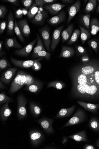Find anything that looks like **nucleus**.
I'll return each mask as SVG.
<instances>
[{
	"mask_svg": "<svg viewBox=\"0 0 99 149\" xmlns=\"http://www.w3.org/2000/svg\"><path fill=\"white\" fill-rule=\"evenodd\" d=\"M91 15L90 13L86 15H83L79 18L80 24L88 30H90Z\"/></svg>",
	"mask_w": 99,
	"mask_h": 149,
	"instance_id": "cd10ccee",
	"label": "nucleus"
},
{
	"mask_svg": "<svg viewBox=\"0 0 99 149\" xmlns=\"http://www.w3.org/2000/svg\"><path fill=\"white\" fill-rule=\"evenodd\" d=\"M78 102L84 109L93 113L97 112L99 107V104H94L87 103L80 101H78Z\"/></svg>",
	"mask_w": 99,
	"mask_h": 149,
	"instance_id": "5701e85b",
	"label": "nucleus"
},
{
	"mask_svg": "<svg viewBox=\"0 0 99 149\" xmlns=\"http://www.w3.org/2000/svg\"><path fill=\"white\" fill-rule=\"evenodd\" d=\"M13 101L12 100L8 97L6 95L5 92L3 91L0 93V104L11 102Z\"/></svg>",
	"mask_w": 99,
	"mask_h": 149,
	"instance_id": "e433bc0d",
	"label": "nucleus"
},
{
	"mask_svg": "<svg viewBox=\"0 0 99 149\" xmlns=\"http://www.w3.org/2000/svg\"><path fill=\"white\" fill-rule=\"evenodd\" d=\"M93 76L95 83L99 87V66L93 74Z\"/></svg>",
	"mask_w": 99,
	"mask_h": 149,
	"instance_id": "c03bdc74",
	"label": "nucleus"
},
{
	"mask_svg": "<svg viewBox=\"0 0 99 149\" xmlns=\"http://www.w3.org/2000/svg\"><path fill=\"white\" fill-rule=\"evenodd\" d=\"M73 25L72 24L69 25L66 29L62 32L61 36L63 43L68 41L71 37L73 33Z\"/></svg>",
	"mask_w": 99,
	"mask_h": 149,
	"instance_id": "a211bd4d",
	"label": "nucleus"
},
{
	"mask_svg": "<svg viewBox=\"0 0 99 149\" xmlns=\"http://www.w3.org/2000/svg\"><path fill=\"white\" fill-rule=\"evenodd\" d=\"M7 25L6 21H2L0 23V34H2L5 30Z\"/></svg>",
	"mask_w": 99,
	"mask_h": 149,
	"instance_id": "09e8293b",
	"label": "nucleus"
},
{
	"mask_svg": "<svg viewBox=\"0 0 99 149\" xmlns=\"http://www.w3.org/2000/svg\"><path fill=\"white\" fill-rule=\"evenodd\" d=\"M7 11L6 7L3 5L0 6V17L4 19Z\"/></svg>",
	"mask_w": 99,
	"mask_h": 149,
	"instance_id": "49530a36",
	"label": "nucleus"
},
{
	"mask_svg": "<svg viewBox=\"0 0 99 149\" xmlns=\"http://www.w3.org/2000/svg\"><path fill=\"white\" fill-rule=\"evenodd\" d=\"M8 103H6L1 108V119L3 121H6L12 113Z\"/></svg>",
	"mask_w": 99,
	"mask_h": 149,
	"instance_id": "a878e982",
	"label": "nucleus"
},
{
	"mask_svg": "<svg viewBox=\"0 0 99 149\" xmlns=\"http://www.w3.org/2000/svg\"><path fill=\"white\" fill-rule=\"evenodd\" d=\"M17 102L18 117L20 119H23L27 116L26 109L27 100L23 94H20L18 97Z\"/></svg>",
	"mask_w": 99,
	"mask_h": 149,
	"instance_id": "39448f33",
	"label": "nucleus"
},
{
	"mask_svg": "<svg viewBox=\"0 0 99 149\" xmlns=\"http://www.w3.org/2000/svg\"><path fill=\"white\" fill-rule=\"evenodd\" d=\"M22 10L23 12V15H27L28 12V10L26 8H22Z\"/></svg>",
	"mask_w": 99,
	"mask_h": 149,
	"instance_id": "6e6d98bb",
	"label": "nucleus"
},
{
	"mask_svg": "<svg viewBox=\"0 0 99 149\" xmlns=\"http://www.w3.org/2000/svg\"><path fill=\"white\" fill-rule=\"evenodd\" d=\"M53 119L46 118H42L37 121L42 128L47 133L50 134L54 132L53 127Z\"/></svg>",
	"mask_w": 99,
	"mask_h": 149,
	"instance_id": "f8f14e48",
	"label": "nucleus"
},
{
	"mask_svg": "<svg viewBox=\"0 0 99 149\" xmlns=\"http://www.w3.org/2000/svg\"><path fill=\"white\" fill-rule=\"evenodd\" d=\"M43 59V57H41L34 60L21 61L16 59L12 57L10 58L11 61L14 65L22 69L30 68L35 62Z\"/></svg>",
	"mask_w": 99,
	"mask_h": 149,
	"instance_id": "0eeeda50",
	"label": "nucleus"
},
{
	"mask_svg": "<svg viewBox=\"0 0 99 149\" xmlns=\"http://www.w3.org/2000/svg\"><path fill=\"white\" fill-rule=\"evenodd\" d=\"M96 145L99 148V139L97 141Z\"/></svg>",
	"mask_w": 99,
	"mask_h": 149,
	"instance_id": "680f3d73",
	"label": "nucleus"
},
{
	"mask_svg": "<svg viewBox=\"0 0 99 149\" xmlns=\"http://www.w3.org/2000/svg\"><path fill=\"white\" fill-rule=\"evenodd\" d=\"M37 40V39H36L24 48L15 50V52L16 55L22 57L28 56L32 51Z\"/></svg>",
	"mask_w": 99,
	"mask_h": 149,
	"instance_id": "ddd939ff",
	"label": "nucleus"
},
{
	"mask_svg": "<svg viewBox=\"0 0 99 149\" xmlns=\"http://www.w3.org/2000/svg\"><path fill=\"white\" fill-rule=\"evenodd\" d=\"M75 106H73L68 108H63L60 111L55 118H62L68 117L71 115L75 109Z\"/></svg>",
	"mask_w": 99,
	"mask_h": 149,
	"instance_id": "b1692460",
	"label": "nucleus"
},
{
	"mask_svg": "<svg viewBox=\"0 0 99 149\" xmlns=\"http://www.w3.org/2000/svg\"><path fill=\"white\" fill-rule=\"evenodd\" d=\"M50 31L49 27L46 25L39 29V31L45 48L48 51L51 52L50 48L51 42Z\"/></svg>",
	"mask_w": 99,
	"mask_h": 149,
	"instance_id": "20e7f679",
	"label": "nucleus"
},
{
	"mask_svg": "<svg viewBox=\"0 0 99 149\" xmlns=\"http://www.w3.org/2000/svg\"><path fill=\"white\" fill-rule=\"evenodd\" d=\"M17 68H10L5 70L2 74L1 81L4 84L8 85L15 76Z\"/></svg>",
	"mask_w": 99,
	"mask_h": 149,
	"instance_id": "9d476101",
	"label": "nucleus"
},
{
	"mask_svg": "<svg viewBox=\"0 0 99 149\" xmlns=\"http://www.w3.org/2000/svg\"><path fill=\"white\" fill-rule=\"evenodd\" d=\"M3 2L9 3L13 5L18 6L19 5V1L18 0H4Z\"/></svg>",
	"mask_w": 99,
	"mask_h": 149,
	"instance_id": "3c124183",
	"label": "nucleus"
},
{
	"mask_svg": "<svg viewBox=\"0 0 99 149\" xmlns=\"http://www.w3.org/2000/svg\"><path fill=\"white\" fill-rule=\"evenodd\" d=\"M10 66V63L5 58H3L0 60V71L1 72Z\"/></svg>",
	"mask_w": 99,
	"mask_h": 149,
	"instance_id": "a19ab883",
	"label": "nucleus"
},
{
	"mask_svg": "<svg viewBox=\"0 0 99 149\" xmlns=\"http://www.w3.org/2000/svg\"><path fill=\"white\" fill-rule=\"evenodd\" d=\"M86 115L83 111L82 109H79L62 128L80 124L84 121Z\"/></svg>",
	"mask_w": 99,
	"mask_h": 149,
	"instance_id": "423d86ee",
	"label": "nucleus"
},
{
	"mask_svg": "<svg viewBox=\"0 0 99 149\" xmlns=\"http://www.w3.org/2000/svg\"><path fill=\"white\" fill-rule=\"evenodd\" d=\"M62 2L64 4H72L75 2L74 1L72 0H62Z\"/></svg>",
	"mask_w": 99,
	"mask_h": 149,
	"instance_id": "864d4df0",
	"label": "nucleus"
},
{
	"mask_svg": "<svg viewBox=\"0 0 99 149\" xmlns=\"http://www.w3.org/2000/svg\"><path fill=\"white\" fill-rule=\"evenodd\" d=\"M6 88V87L3 84V83L1 81H0V89H1V90H3Z\"/></svg>",
	"mask_w": 99,
	"mask_h": 149,
	"instance_id": "5fc2aeb1",
	"label": "nucleus"
},
{
	"mask_svg": "<svg viewBox=\"0 0 99 149\" xmlns=\"http://www.w3.org/2000/svg\"><path fill=\"white\" fill-rule=\"evenodd\" d=\"M23 13L22 9L19 8L17 10L15 13V16L18 19H21L22 17Z\"/></svg>",
	"mask_w": 99,
	"mask_h": 149,
	"instance_id": "8fccbe9b",
	"label": "nucleus"
},
{
	"mask_svg": "<svg viewBox=\"0 0 99 149\" xmlns=\"http://www.w3.org/2000/svg\"><path fill=\"white\" fill-rule=\"evenodd\" d=\"M84 149H95V147L93 145L86 144L83 148Z\"/></svg>",
	"mask_w": 99,
	"mask_h": 149,
	"instance_id": "603ef678",
	"label": "nucleus"
},
{
	"mask_svg": "<svg viewBox=\"0 0 99 149\" xmlns=\"http://www.w3.org/2000/svg\"><path fill=\"white\" fill-rule=\"evenodd\" d=\"M15 28H14V31H15V32L18 38L20 40V41L23 43L24 42V39L19 28L16 19H15Z\"/></svg>",
	"mask_w": 99,
	"mask_h": 149,
	"instance_id": "58836bf2",
	"label": "nucleus"
},
{
	"mask_svg": "<svg viewBox=\"0 0 99 149\" xmlns=\"http://www.w3.org/2000/svg\"><path fill=\"white\" fill-rule=\"evenodd\" d=\"M31 68L34 71H38L41 69L42 65L39 61H38L34 63Z\"/></svg>",
	"mask_w": 99,
	"mask_h": 149,
	"instance_id": "de8ad7c7",
	"label": "nucleus"
},
{
	"mask_svg": "<svg viewBox=\"0 0 99 149\" xmlns=\"http://www.w3.org/2000/svg\"><path fill=\"white\" fill-rule=\"evenodd\" d=\"M80 31V38L82 43L84 45L91 37V33L87 29L79 26Z\"/></svg>",
	"mask_w": 99,
	"mask_h": 149,
	"instance_id": "c756f323",
	"label": "nucleus"
},
{
	"mask_svg": "<svg viewBox=\"0 0 99 149\" xmlns=\"http://www.w3.org/2000/svg\"><path fill=\"white\" fill-rule=\"evenodd\" d=\"M96 12L99 14V3L98 6V7L96 9Z\"/></svg>",
	"mask_w": 99,
	"mask_h": 149,
	"instance_id": "bf43d9fd",
	"label": "nucleus"
},
{
	"mask_svg": "<svg viewBox=\"0 0 99 149\" xmlns=\"http://www.w3.org/2000/svg\"><path fill=\"white\" fill-rule=\"evenodd\" d=\"M31 142L34 146H37L44 139L43 134L37 130H32L30 132Z\"/></svg>",
	"mask_w": 99,
	"mask_h": 149,
	"instance_id": "4468645a",
	"label": "nucleus"
},
{
	"mask_svg": "<svg viewBox=\"0 0 99 149\" xmlns=\"http://www.w3.org/2000/svg\"><path fill=\"white\" fill-rule=\"evenodd\" d=\"M17 24L21 32L24 36L29 37L31 32L30 27L26 19L18 22Z\"/></svg>",
	"mask_w": 99,
	"mask_h": 149,
	"instance_id": "f3484780",
	"label": "nucleus"
},
{
	"mask_svg": "<svg viewBox=\"0 0 99 149\" xmlns=\"http://www.w3.org/2000/svg\"><path fill=\"white\" fill-rule=\"evenodd\" d=\"M7 33L8 35H12L14 34V28L15 22L13 13L10 11L8 16ZM15 32V31H14Z\"/></svg>",
	"mask_w": 99,
	"mask_h": 149,
	"instance_id": "aec40b11",
	"label": "nucleus"
},
{
	"mask_svg": "<svg viewBox=\"0 0 99 149\" xmlns=\"http://www.w3.org/2000/svg\"><path fill=\"white\" fill-rule=\"evenodd\" d=\"M97 1L96 0H90L88 1L84 10V12L86 15L94 10L96 6Z\"/></svg>",
	"mask_w": 99,
	"mask_h": 149,
	"instance_id": "2f4dec72",
	"label": "nucleus"
},
{
	"mask_svg": "<svg viewBox=\"0 0 99 149\" xmlns=\"http://www.w3.org/2000/svg\"><path fill=\"white\" fill-rule=\"evenodd\" d=\"M99 66V63L95 61H91L81 65L75 68L80 73L86 75H92Z\"/></svg>",
	"mask_w": 99,
	"mask_h": 149,
	"instance_id": "7ed1b4c3",
	"label": "nucleus"
},
{
	"mask_svg": "<svg viewBox=\"0 0 99 149\" xmlns=\"http://www.w3.org/2000/svg\"><path fill=\"white\" fill-rule=\"evenodd\" d=\"M5 45L7 49L12 47L19 49H21L23 48L22 46L17 42L15 38H6Z\"/></svg>",
	"mask_w": 99,
	"mask_h": 149,
	"instance_id": "4be33fe9",
	"label": "nucleus"
},
{
	"mask_svg": "<svg viewBox=\"0 0 99 149\" xmlns=\"http://www.w3.org/2000/svg\"><path fill=\"white\" fill-rule=\"evenodd\" d=\"M39 7L35 3H34L30 9L27 15L28 19L31 20L33 19L37 14Z\"/></svg>",
	"mask_w": 99,
	"mask_h": 149,
	"instance_id": "7c9ffc66",
	"label": "nucleus"
},
{
	"mask_svg": "<svg viewBox=\"0 0 99 149\" xmlns=\"http://www.w3.org/2000/svg\"><path fill=\"white\" fill-rule=\"evenodd\" d=\"M66 5L60 3H53L46 5L43 8L52 15H57L60 11Z\"/></svg>",
	"mask_w": 99,
	"mask_h": 149,
	"instance_id": "2eb2a0df",
	"label": "nucleus"
},
{
	"mask_svg": "<svg viewBox=\"0 0 99 149\" xmlns=\"http://www.w3.org/2000/svg\"><path fill=\"white\" fill-rule=\"evenodd\" d=\"M65 86V84L61 81H55L49 83L48 84L47 87H53L58 90H61L64 88Z\"/></svg>",
	"mask_w": 99,
	"mask_h": 149,
	"instance_id": "72a5a7b5",
	"label": "nucleus"
},
{
	"mask_svg": "<svg viewBox=\"0 0 99 149\" xmlns=\"http://www.w3.org/2000/svg\"><path fill=\"white\" fill-rule=\"evenodd\" d=\"M68 140L67 139H64L63 140V143H66V142Z\"/></svg>",
	"mask_w": 99,
	"mask_h": 149,
	"instance_id": "052dcab7",
	"label": "nucleus"
},
{
	"mask_svg": "<svg viewBox=\"0 0 99 149\" xmlns=\"http://www.w3.org/2000/svg\"><path fill=\"white\" fill-rule=\"evenodd\" d=\"M3 41L0 42V52L2 51L3 50Z\"/></svg>",
	"mask_w": 99,
	"mask_h": 149,
	"instance_id": "4d7b16f0",
	"label": "nucleus"
},
{
	"mask_svg": "<svg viewBox=\"0 0 99 149\" xmlns=\"http://www.w3.org/2000/svg\"><path fill=\"white\" fill-rule=\"evenodd\" d=\"M56 1L55 0H35V3L39 7H43L45 4H53Z\"/></svg>",
	"mask_w": 99,
	"mask_h": 149,
	"instance_id": "ea45409f",
	"label": "nucleus"
},
{
	"mask_svg": "<svg viewBox=\"0 0 99 149\" xmlns=\"http://www.w3.org/2000/svg\"><path fill=\"white\" fill-rule=\"evenodd\" d=\"M88 43L89 46L93 49L96 53L98 54V43L97 39H93L89 40L88 41Z\"/></svg>",
	"mask_w": 99,
	"mask_h": 149,
	"instance_id": "79ce46f5",
	"label": "nucleus"
},
{
	"mask_svg": "<svg viewBox=\"0 0 99 149\" xmlns=\"http://www.w3.org/2000/svg\"><path fill=\"white\" fill-rule=\"evenodd\" d=\"M76 49L77 53L79 55H84L87 53L86 49L80 46L77 45L76 46Z\"/></svg>",
	"mask_w": 99,
	"mask_h": 149,
	"instance_id": "a18cd8bd",
	"label": "nucleus"
},
{
	"mask_svg": "<svg viewBox=\"0 0 99 149\" xmlns=\"http://www.w3.org/2000/svg\"><path fill=\"white\" fill-rule=\"evenodd\" d=\"M35 79L30 74L19 70L11 84L9 91L11 93H15L24 86L29 85L34 83Z\"/></svg>",
	"mask_w": 99,
	"mask_h": 149,
	"instance_id": "f03ea898",
	"label": "nucleus"
},
{
	"mask_svg": "<svg viewBox=\"0 0 99 149\" xmlns=\"http://www.w3.org/2000/svg\"><path fill=\"white\" fill-rule=\"evenodd\" d=\"M30 111L34 116L36 118L38 117L41 113L40 108L36 104L31 102L30 103Z\"/></svg>",
	"mask_w": 99,
	"mask_h": 149,
	"instance_id": "473e14b6",
	"label": "nucleus"
},
{
	"mask_svg": "<svg viewBox=\"0 0 99 149\" xmlns=\"http://www.w3.org/2000/svg\"><path fill=\"white\" fill-rule=\"evenodd\" d=\"M90 33L95 35L99 32V21L98 19L93 18L92 19L90 25Z\"/></svg>",
	"mask_w": 99,
	"mask_h": 149,
	"instance_id": "bb28decb",
	"label": "nucleus"
},
{
	"mask_svg": "<svg viewBox=\"0 0 99 149\" xmlns=\"http://www.w3.org/2000/svg\"><path fill=\"white\" fill-rule=\"evenodd\" d=\"M48 16L47 11L44 9L43 7H39L38 12L31 22L35 24L41 25L43 24Z\"/></svg>",
	"mask_w": 99,
	"mask_h": 149,
	"instance_id": "9b49d317",
	"label": "nucleus"
},
{
	"mask_svg": "<svg viewBox=\"0 0 99 149\" xmlns=\"http://www.w3.org/2000/svg\"><path fill=\"white\" fill-rule=\"evenodd\" d=\"M66 13L64 10L61 11L58 15L54 16L47 20L48 22L52 25H56L64 22L66 19Z\"/></svg>",
	"mask_w": 99,
	"mask_h": 149,
	"instance_id": "dca6fc26",
	"label": "nucleus"
},
{
	"mask_svg": "<svg viewBox=\"0 0 99 149\" xmlns=\"http://www.w3.org/2000/svg\"><path fill=\"white\" fill-rule=\"evenodd\" d=\"M68 137L78 142H87L88 141L86 132L84 131H82L75 134L70 135Z\"/></svg>",
	"mask_w": 99,
	"mask_h": 149,
	"instance_id": "393cba45",
	"label": "nucleus"
},
{
	"mask_svg": "<svg viewBox=\"0 0 99 149\" xmlns=\"http://www.w3.org/2000/svg\"><path fill=\"white\" fill-rule=\"evenodd\" d=\"M89 126L93 130L98 131L99 130V122L95 118H92L89 122Z\"/></svg>",
	"mask_w": 99,
	"mask_h": 149,
	"instance_id": "4c0bfd02",
	"label": "nucleus"
},
{
	"mask_svg": "<svg viewBox=\"0 0 99 149\" xmlns=\"http://www.w3.org/2000/svg\"><path fill=\"white\" fill-rule=\"evenodd\" d=\"M80 35V30L77 29L75 30L71 37L68 40L67 44L68 45H72L76 42L77 41Z\"/></svg>",
	"mask_w": 99,
	"mask_h": 149,
	"instance_id": "f704fd0d",
	"label": "nucleus"
},
{
	"mask_svg": "<svg viewBox=\"0 0 99 149\" xmlns=\"http://www.w3.org/2000/svg\"><path fill=\"white\" fill-rule=\"evenodd\" d=\"M37 38V43L34 48L33 54V57L41 51L45 50L41 37L38 34H36Z\"/></svg>",
	"mask_w": 99,
	"mask_h": 149,
	"instance_id": "c85d7f7f",
	"label": "nucleus"
},
{
	"mask_svg": "<svg viewBox=\"0 0 99 149\" xmlns=\"http://www.w3.org/2000/svg\"><path fill=\"white\" fill-rule=\"evenodd\" d=\"M71 76L72 93L75 97L82 99L99 97V87L95 83L93 74L84 75L75 68Z\"/></svg>",
	"mask_w": 99,
	"mask_h": 149,
	"instance_id": "f257e3e1",
	"label": "nucleus"
},
{
	"mask_svg": "<svg viewBox=\"0 0 99 149\" xmlns=\"http://www.w3.org/2000/svg\"><path fill=\"white\" fill-rule=\"evenodd\" d=\"M81 5V1L78 0L74 4L68 8V18L66 23L67 25L69 24L70 22L79 12L80 8Z\"/></svg>",
	"mask_w": 99,
	"mask_h": 149,
	"instance_id": "1a4fd4ad",
	"label": "nucleus"
},
{
	"mask_svg": "<svg viewBox=\"0 0 99 149\" xmlns=\"http://www.w3.org/2000/svg\"><path fill=\"white\" fill-rule=\"evenodd\" d=\"M51 55V53L47 52L45 50L39 52L33 58H37L44 57L46 60H48L50 59Z\"/></svg>",
	"mask_w": 99,
	"mask_h": 149,
	"instance_id": "c9c22d12",
	"label": "nucleus"
},
{
	"mask_svg": "<svg viewBox=\"0 0 99 149\" xmlns=\"http://www.w3.org/2000/svg\"><path fill=\"white\" fill-rule=\"evenodd\" d=\"M64 28V26H61L53 32L50 48L51 51L54 52L61 40V34Z\"/></svg>",
	"mask_w": 99,
	"mask_h": 149,
	"instance_id": "6e6552de",
	"label": "nucleus"
},
{
	"mask_svg": "<svg viewBox=\"0 0 99 149\" xmlns=\"http://www.w3.org/2000/svg\"><path fill=\"white\" fill-rule=\"evenodd\" d=\"M74 49L67 46H63L59 57L62 58H69L72 57L75 54Z\"/></svg>",
	"mask_w": 99,
	"mask_h": 149,
	"instance_id": "412c9836",
	"label": "nucleus"
},
{
	"mask_svg": "<svg viewBox=\"0 0 99 149\" xmlns=\"http://www.w3.org/2000/svg\"><path fill=\"white\" fill-rule=\"evenodd\" d=\"M6 53L4 51L2 50V51L0 52V56L2 57L3 56L5 55Z\"/></svg>",
	"mask_w": 99,
	"mask_h": 149,
	"instance_id": "13d9d810",
	"label": "nucleus"
},
{
	"mask_svg": "<svg viewBox=\"0 0 99 149\" xmlns=\"http://www.w3.org/2000/svg\"><path fill=\"white\" fill-rule=\"evenodd\" d=\"M21 1L25 8L28 10L30 9L33 5V0H21Z\"/></svg>",
	"mask_w": 99,
	"mask_h": 149,
	"instance_id": "37998d69",
	"label": "nucleus"
},
{
	"mask_svg": "<svg viewBox=\"0 0 99 149\" xmlns=\"http://www.w3.org/2000/svg\"><path fill=\"white\" fill-rule=\"evenodd\" d=\"M43 84L40 81L36 79L34 83L26 86L24 89L30 92L37 93L42 88Z\"/></svg>",
	"mask_w": 99,
	"mask_h": 149,
	"instance_id": "6ab92c4d",
	"label": "nucleus"
}]
</instances>
